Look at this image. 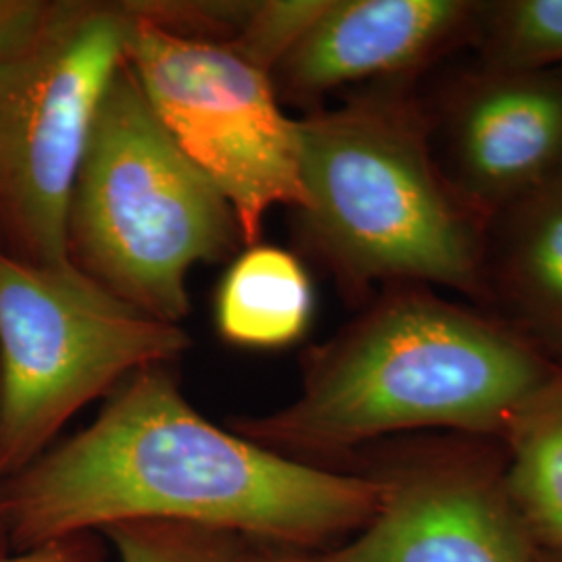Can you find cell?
I'll use <instances>...</instances> for the list:
<instances>
[{"label":"cell","instance_id":"cell-1","mask_svg":"<svg viewBox=\"0 0 562 562\" xmlns=\"http://www.w3.org/2000/svg\"><path fill=\"white\" fill-rule=\"evenodd\" d=\"M371 477L296 461L204 419L171 364L136 371L90 427L0 482L11 554L123 521H181L327 552L378 510Z\"/></svg>","mask_w":562,"mask_h":562},{"label":"cell","instance_id":"cell-2","mask_svg":"<svg viewBox=\"0 0 562 562\" xmlns=\"http://www.w3.org/2000/svg\"><path fill=\"white\" fill-rule=\"evenodd\" d=\"M559 367L503 317L425 285H390L340 334L306 352L294 401L238 417L232 431L329 469L404 436L503 442Z\"/></svg>","mask_w":562,"mask_h":562},{"label":"cell","instance_id":"cell-3","mask_svg":"<svg viewBox=\"0 0 562 562\" xmlns=\"http://www.w3.org/2000/svg\"><path fill=\"white\" fill-rule=\"evenodd\" d=\"M299 121V234L348 294L425 285L490 301L487 234L436 161L406 80Z\"/></svg>","mask_w":562,"mask_h":562},{"label":"cell","instance_id":"cell-4","mask_svg":"<svg viewBox=\"0 0 562 562\" xmlns=\"http://www.w3.org/2000/svg\"><path fill=\"white\" fill-rule=\"evenodd\" d=\"M241 241L234 209L186 157L127 63L102 97L69 202L71 262L146 315L190 313L186 278Z\"/></svg>","mask_w":562,"mask_h":562},{"label":"cell","instance_id":"cell-5","mask_svg":"<svg viewBox=\"0 0 562 562\" xmlns=\"http://www.w3.org/2000/svg\"><path fill=\"white\" fill-rule=\"evenodd\" d=\"M74 262L44 267L0 250V482L53 446L60 427L136 371L190 348Z\"/></svg>","mask_w":562,"mask_h":562},{"label":"cell","instance_id":"cell-6","mask_svg":"<svg viewBox=\"0 0 562 562\" xmlns=\"http://www.w3.org/2000/svg\"><path fill=\"white\" fill-rule=\"evenodd\" d=\"M130 27L127 2H46L36 27L0 55V250L9 257L71 262L69 202Z\"/></svg>","mask_w":562,"mask_h":562},{"label":"cell","instance_id":"cell-7","mask_svg":"<svg viewBox=\"0 0 562 562\" xmlns=\"http://www.w3.org/2000/svg\"><path fill=\"white\" fill-rule=\"evenodd\" d=\"M125 63L165 130L234 209L241 244H261L276 206H301L299 121L269 71L217 42L186 38L138 18Z\"/></svg>","mask_w":562,"mask_h":562},{"label":"cell","instance_id":"cell-8","mask_svg":"<svg viewBox=\"0 0 562 562\" xmlns=\"http://www.w3.org/2000/svg\"><path fill=\"white\" fill-rule=\"evenodd\" d=\"M380 487L371 521L323 552L327 562H538L506 482L503 442L404 436L344 461Z\"/></svg>","mask_w":562,"mask_h":562},{"label":"cell","instance_id":"cell-9","mask_svg":"<svg viewBox=\"0 0 562 562\" xmlns=\"http://www.w3.org/2000/svg\"><path fill=\"white\" fill-rule=\"evenodd\" d=\"M446 178L490 229L562 171V69H492L459 83L443 115Z\"/></svg>","mask_w":562,"mask_h":562},{"label":"cell","instance_id":"cell-10","mask_svg":"<svg viewBox=\"0 0 562 562\" xmlns=\"http://www.w3.org/2000/svg\"><path fill=\"white\" fill-rule=\"evenodd\" d=\"M469 0H327L273 71L288 99L317 102L362 81L406 80L475 30Z\"/></svg>","mask_w":562,"mask_h":562},{"label":"cell","instance_id":"cell-11","mask_svg":"<svg viewBox=\"0 0 562 562\" xmlns=\"http://www.w3.org/2000/svg\"><path fill=\"white\" fill-rule=\"evenodd\" d=\"M492 225L490 301H501L515 329L562 364V180L550 181ZM490 225V227H492Z\"/></svg>","mask_w":562,"mask_h":562},{"label":"cell","instance_id":"cell-12","mask_svg":"<svg viewBox=\"0 0 562 562\" xmlns=\"http://www.w3.org/2000/svg\"><path fill=\"white\" fill-rule=\"evenodd\" d=\"M315 311V290L301 259L278 246H248L229 265L215 299L222 338L273 350L301 340Z\"/></svg>","mask_w":562,"mask_h":562},{"label":"cell","instance_id":"cell-13","mask_svg":"<svg viewBox=\"0 0 562 562\" xmlns=\"http://www.w3.org/2000/svg\"><path fill=\"white\" fill-rule=\"evenodd\" d=\"M506 482L538 548H562V364L504 436Z\"/></svg>","mask_w":562,"mask_h":562},{"label":"cell","instance_id":"cell-14","mask_svg":"<svg viewBox=\"0 0 562 562\" xmlns=\"http://www.w3.org/2000/svg\"><path fill=\"white\" fill-rule=\"evenodd\" d=\"M483 67L562 69V0L482 4Z\"/></svg>","mask_w":562,"mask_h":562},{"label":"cell","instance_id":"cell-15","mask_svg":"<svg viewBox=\"0 0 562 562\" xmlns=\"http://www.w3.org/2000/svg\"><path fill=\"white\" fill-rule=\"evenodd\" d=\"M120 562H257L261 543L244 533L181 521H123L101 531Z\"/></svg>","mask_w":562,"mask_h":562},{"label":"cell","instance_id":"cell-16","mask_svg":"<svg viewBox=\"0 0 562 562\" xmlns=\"http://www.w3.org/2000/svg\"><path fill=\"white\" fill-rule=\"evenodd\" d=\"M327 0H267L250 2L238 38L229 44L244 59L271 74L322 15Z\"/></svg>","mask_w":562,"mask_h":562},{"label":"cell","instance_id":"cell-17","mask_svg":"<svg viewBox=\"0 0 562 562\" xmlns=\"http://www.w3.org/2000/svg\"><path fill=\"white\" fill-rule=\"evenodd\" d=\"M0 562H104V548L92 533H81L36 550L0 557Z\"/></svg>","mask_w":562,"mask_h":562},{"label":"cell","instance_id":"cell-18","mask_svg":"<svg viewBox=\"0 0 562 562\" xmlns=\"http://www.w3.org/2000/svg\"><path fill=\"white\" fill-rule=\"evenodd\" d=\"M44 0H0V55L18 46L41 21Z\"/></svg>","mask_w":562,"mask_h":562},{"label":"cell","instance_id":"cell-19","mask_svg":"<svg viewBox=\"0 0 562 562\" xmlns=\"http://www.w3.org/2000/svg\"><path fill=\"white\" fill-rule=\"evenodd\" d=\"M257 562H327L323 552L313 550H299V548H285V546H271L261 543Z\"/></svg>","mask_w":562,"mask_h":562},{"label":"cell","instance_id":"cell-20","mask_svg":"<svg viewBox=\"0 0 562 562\" xmlns=\"http://www.w3.org/2000/svg\"><path fill=\"white\" fill-rule=\"evenodd\" d=\"M538 562H562V548H540Z\"/></svg>","mask_w":562,"mask_h":562},{"label":"cell","instance_id":"cell-21","mask_svg":"<svg viewBox=\"0 0 562 562\" xmlns=\"http://www.w3.org/2000/svg\"><path fill=\"white\" fill-rule=\"evenodd\" d=\"M7 554H11V552H9V548H7L4 533H2V525H0V557H7Z\"/></svg>","mask_w":562,"mask_h":562},{"label":"cell","instance_id":"cell-22","mask_svg":"<svg viewBox=\"0 0 562 562\" xmlns=\"http://www.w3.org/2000/svg\"><path fill=\"white\" fill-rule=\"evenodd\" d=\"M559 180H562V171H561V176H559Z\"/></svg>","mask_w":562,"mask_h":562}]
</instances>
